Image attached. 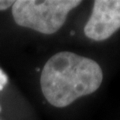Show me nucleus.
I'll use <instances>...</instances> for the list:
<instances>
[{
	"instance_id": "obj_1",
	"label": "nucleus",
	"mask_w": 120,
	"mask_h": 120,
	"mask_svg": "<svg viewBox=\"0 0 120 120\" xmlns=\"http://www.w3.org/2000/svg\"><path fill=\"white\" fill-rule=\"evenodd\" d=\"M103 72L94 60L69 51L54 54L45 63L40 76L42 93L48 102L62 108L100 87Z\"/></svg>"
},
{
	"instance_id": "obj_4",
	"label": "nucleus",
	"mask_w": 120,
	"mask_h": 120,
	"mask_svg": "<svg viewBox=\"0 0 120 120\" xmlns=\"http://www.w3.org/2000/svg\"><path fill=\"white\" fill-rule=\"evenodd\" d=\"M15 1H10V0H0V10H6L9 7H12Z\"/></svg>"
},
{
	"instance_id": "obj_3",
	"label": "nucleus",
	"mask_w": 120,
	"mask_h": 120,
	"mask_svg": "<svg viewBox=\"0 0 120 120\" xmlns=\"http://www.w3.org/2000/svg\"><path fill=\"white\" fill-rule=\"evenodd\" d=\"M120 28V0H96L84 27L89 39L103 41Z\"/></svg>"
},
{
	"instance_id": "obj_2",
	"label": "nucleus",
	"mask_w": 120,
	"mask_h": 120,
	"mask_svg": "<svg viewBox=\"0 0 120 120\" xmlns=\"http://www.w3.org/2000/svg\"><path fill=\"white\" fill-rule=\"evenodd\" d=\"M79 4V0H18L12 5V15L22 27L53 34L65 23L68 13Z\"/></svg>"
}]
</instances>
